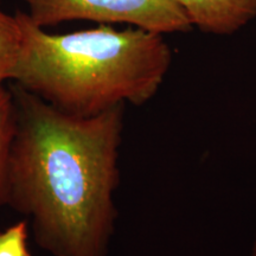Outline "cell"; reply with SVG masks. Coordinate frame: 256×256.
<instances>
[{
    "label": "cell",
    "mask_w": 256,
    "mask_h": 256,
    "mask_svg": "<svg viewBox=\"0 0 256 256\" xmlns=\"http://www.w3.org/2000/svg\"><path fill=\"white\" fill-rule=\"evenodd\" d=\"M11 90L8 204L54 256H106L116 220L124 107L76 116L14 83Z\"/></svg>",
    "instance_id": "cell-1"
},
{
    "label": "cell",
    "mask_w": 256,
    "mask_h": 256,
    "mask_svg": "<svg viewBox=\"0 0 256 256\" xmlns=\"http://www.w3.org/2000/svg\"><path fill=\"white\" fill-rule=\"evenodd\" d=\"M22 49L11 81L57 110L92 116L154 98L171 68L164 34L107 24L50 34L26 12L16 14Z\"/></svg>",
    "instance_id": "cell-2"
},
{
    "label": "cell",
    "mask_w": 256,
    "mask_h": 256,
    "mask_svg": "<svg viewBox=\"0 0 256 256\" xmlns=\"http://www.w3.org/2000/svg\"><path fill=\"white\" fill-rule=\"evenodd\" d=\"M28 16L42 28L66 22L127 24L160 34L191 30L184 12L171 0H24Z\"/></svg>",
    "instance_id": "cell-3"
},
{
    "label": "cell",
    "mask_w": 256,
    "mask_h": 256,
    "mask_svg": "<svg viewBox=\"0 0 256 256\" xmlns=\"http://www.w3.org/2000/svg\"><path fill=\"white\" fill-rule=\"evenodd\" d=\"M192 28L206 34L228 36L256 19V0H171Z\"/></svg>",
    "instance_id": "cell-4"
},
{
    "label": "cell",
    "mask_w": 256,
    "mask_h": 256,
    "mask_svg": "<svg viewBox=\"0 0 256 256\" xmlns=\"http://www.w3.org/2000/svg\"><path fill=\"white\" fill-rule=\"evenodd\" d=\"M14 100L6 83L0 84V206L8 204V171L14 136Z\"/></svg>",
    "instance_id": "cell-5"
},
{
    "label": "cell",
    "mask_w": 256,
    "mask_h": 256,
    "mask_svg": "<svg viewBox=\"0 0 256 256\" xmlns=\"http://www.w3.org/2000/svg\"><path fill=\"white\" fill-rule=\"evenodd\" d=\"M22 49V28L17 17L8 14L0 0V84L11 81Z\"/></svg>",
    "instance_id": "cell-6"
},
{
    "label": "cell",
    "mask_w": 256,
    "mask_h": 256,
    "mask_svg": "<svg viewBox=\"0 0 256 256\" xmlns=\"http://www.w3.org/2000/svg\"><path fill=\"white\" fill-rule=\"evenodd\" d=\"M0 256H31L28 247V222L0 230Z\"/></svg>",
    "instance_id": "cell-7"
},
{
    "label": "cell",
    "mask_w": 256,
    "mask_h": 256,
    "mask_svg": "<svg viewBox=\"0 0 256 256\" xmlns=\"http://www.w3.org/2000/svg\"><path fill=\"white\" fill-rule=\"evenodd\" d=\"M252 256H256V235H255L254 242H252Z\"/></svg>",
    "instance_id": "cell-8"
}]
</instances>
